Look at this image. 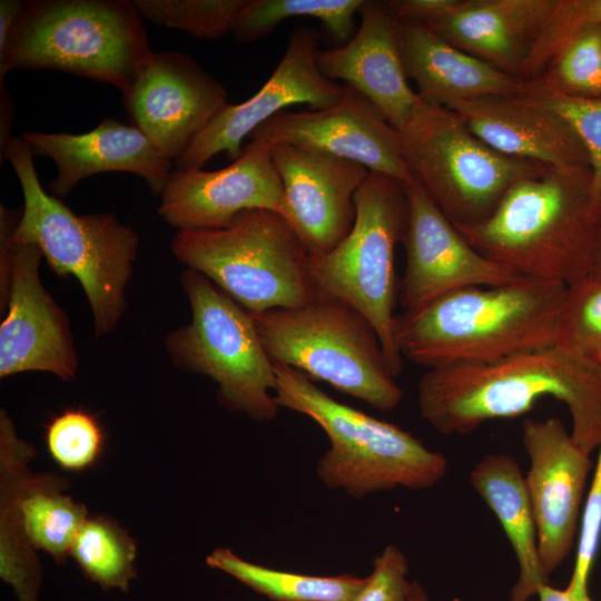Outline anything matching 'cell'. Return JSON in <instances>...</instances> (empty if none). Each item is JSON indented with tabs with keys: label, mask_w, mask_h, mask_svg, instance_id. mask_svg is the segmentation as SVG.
Segmentation results:
<instances>
[{
	"label": "cell",
	"mask_w": 601,
	"mask_h": 601,
	"mask_svg": "<svg viewBox=\"0 0 601 601\" xmlns=\"http://www.w3.org/2000/svg\"><path fill=\"white\" fill-rule=\"evenodd\" d=\"M546 396L566 405L574 443L589 455L599 449L600 368L555 344L490 362L428 368L418 382L417 402L422 417L450 435L520 416Z\"/></svg>",
	"instance_id": "cell-1"
},
{
	"label": "cell",
	"mask_w": 601,
	"mask_h": 601,
	"mask_svg": "<svg viewBox=\"0 0 601 601\" xmlns=\"http://www.w3.org/2000/svg\"><path fill=\"white\" fill-rule=\"evenodd\" d=\"M568 286L519 276L471 286L395 315L400 353L427 368L500 359L555 344Z\"/></svg>",
	"instance_id": "cell-2"
},
{
	"label": "cell",
	"mask_w": 601,
	"mask_h": 601,
	"mask_svg": "<svg viewBox=\"0 0 601 601\" xmlns=\"http://www.w3.org/2000/svg\"><path fill=\"white\" fill-rule=\"evenodd\" d=\"M600 224L591 174L543 168L516 181L489 217L455 228L512 274L569 287L590 275Z\"/></svg>",
	"instance_id": "cell-3"
},
{
	"label": "cell",
	"mask_w": 601,
	"mask_h": 601,
	"mask_svg": "<svg viewBox=\"0 0 601 601\" xmlns=\"http://www.w3.org/2000/svg\"><path fill=\"white\" fill-rule=\"evenodd\" d=\"M0 156L11 164L23 196L12 239L36 244L58 276H75L90 305L96 336L112 332L127 309L139 236L112 213L77 215L45 190L22 137H11Z\"/></svg>",
	"instance_id": "cell-4"
},
{
	"label": "cell",
	"mask_w": 601,
	"mask_h": 601,
	"mask_svg": "<svg viewBox=\"0 0 601 601\" xmlns=\"http://www.w3.org/2000/svg\"><path fill=\"white\" fill-rule=\"evenodd\" d=\"M273 364L278 407L309 417L328 436L315 470L327 489L358 500L398 486L428 489L445 476L446 457L410 432L335 401L296 368Z\"/></svg>",
	"instance_id": "cell-5"
},
{
	"label": "cell",
	"mask_w": 601,
	"mask_h": 601,
	"mask_svg": "<svg viewBox=\"0 0 601 601\" xmlns=\"http://www.w3.org/2000/svg\"><path fill=\"white\" fill-rule=\"evenodd\" d=\"M134 0H32L0 49V87L14 69L56 70L126 93L151 53Z\"/></svg>",
	"instance_id": "cell-6"
},
{
	"label": "cell",
	"mask_w": 601,
	"mask_h": 601,
	"mask_svg": "<svg viewBox=\"0 0 601 601\" xmlns=\"http://www.w3.org/2000/svg\"><path fill=\"white\" fill-rule=\"evenodd\" d=\"M252 316L273 363L296 368L380 411L394 410L402 402L403 390L374 327L345 303L317 296L303 306Z\"/></svg>",
	"instance_id": "cell-7"
},
{
	"label": "cell",
	"mask_w": 601,
	"mask_h": 601,
	"mask_svg": "<svg viewBox=\"0 0 601 601\" xmlns=\"http://www.w3.org/2000/svg\"><path fill=\"white\" fill-rule=\"evenodd\" d=\"M174 256L195 269L250 314L303 306L317 297L309 254L277 211L247 209L218 229L178 230Z\"/></svg>",
	"instance_id": "cell-8"
},
{
	"label": "cell",
	"mask_w": 601,
	"mask_h": 601,
	"mask_svg": "<svg viewBox=\"0 0 601 601\" xmlns=\"http://www.w3.org/2000/svg\"><path fill=\"white\" fill-rule=\"evenodd\" d=\"M404 184L370 171L354 196L356 216L349 233L328 253L309 255L307 263L317 296L341 300L371 323L394 377L403 370L394 336L400 290L394 254L407 223Z\"/></svg>",
	"instance_id": "cell-9"
},
{
	"label": "cell",
	"mask_w": 601,
	"mask_h": 601,
	"mask_svg": "<svg viewBox=\"0 0 601 601\" xmlns=\"http://www.w3.org/2000/svg\"><path fill=\"white\" fill-rule=\"evenodd\" d=\"M180 284L191 319L165 341L173 364L213 380L227 410L256 422L274 420L279 408L274 364L252 314L195 269L186 268Z\"/></svg>",
	"instance_id": "cell-10"
},
{
	"label": "cell",
	"mask_w": 601,
	"mask_h": 601,
	"mask_svg": "<svg viewBox=\"0 0 601 601\" xmlns=\"http://www.w3.org/2000/svg\"><path fill=\"white\" fill-rule=\"evenodd\" d=\"M397 131L410 171L454 227L482 221L516 181L544 168L496 151L455 111L420 97Z\"/></svg>",
	"instance_id": "cell-11"
},
{
	"label": "cell",
	"mask_w": 601,
	"mask_h": 601,
	"mask_svg": "<svg viewBox=\"0 0 601 601\" xmlns=\"http://www.w3.org/2000/svg\"><path fill=\"white\" fill-rule=\"evenodd\" d=\"M20 215L0 207V377L37 371L70 381L79 363L68 316L40 279V248L12 239Z\"/></svg>",
	"instance_id": "cell-12"
},
{
	"label": "cell",
	"mask_w": 601,
	"mask_h": 601,
	"mask_svg": "<svg viewBox=\"0 0 601 601\" xmlns=\"http://www.w3.org/2000/svg\"><path fill=\"white\" fill-rule=\"evenodd\" d=\"M132 126L175 162L228 104L225 87L181 51H151L122 95Z\"/></svg>",
	"instance_id": "cell-13"
},
{
	"label": "cell",
	"mask_w": 601,
	"mask_h": 601,
	"mask_svg": "<svg viewBox=\"0 0 601 601\" xmlns=\"http://www.w3.org/2000/svg\"><path fill=\"white\" fill-rule=\"evenodd\" d=\"M319 33L311 27L295 28L274 72L262 88L240 104H227L217 117L174 162L175 168H203L225 151L230 160L243 152V140L262 124L292 105L324 109L337 104L343 87L326 78L316 62Z\"/></svg>",
	"instance_id": "cell-14"
},
{
	"label": "cell",
	"mask_w": 601,
	"mask_h": 601,
	"mask_svg": "<svg viewBox=\"0 0 601 601\" xmlns=\"http://www.w3.org/2000/svg\"><path fill=\"white\" fill-rule=\"evenodd\" d=\"M407 223L405 269L398 299L404 311L471 286H495L519 277L472 247L415 177L404 184Z\"/></svg>",
	"instance_id": "cell-15"
},
{
	"label": "cell",
	"mask_w": 601,
	"mask_h": 601,
	"mask_svg": "<svg viewBox=\"0 0 601 601\" xmlns=\"http://www.w3.org/2000/svg\"><path fill=\"white\" fill-rule=\"evenodd\" d=\"M522 442L530 459L524 481L536 528L539 556L550 575L572 550L592 462L556 417L526 418Z\"/></svg>",
	"instance_id": "cell-16"
},
{
	"label": "cell",
	"mask_w": 601,
	"mask_h": 601,
	"mask_svg": "<svg viewBox=\"0 0 601 601\" xmlns=\"http://www.w3.org/2000/svg\"><path fill=\"white\" fill-rule=\"evenodd\" d=\"M249 137L268 146L286 142L326 151L403 183L414 177L404 160L397 129L367 97L348 85H344L343 96L334 106L282 111Z\"/></svg>",
	"instance_id": "cell-17"
},
{
	"label": "cell",
	"mask_w": 601,
	"mask_h": 601,
	"mask_svg": "<svg viewBox=\"0 0 601 601\" xmlns=\"http://www.w3.org/2000/svg\"><path fill=\"white\" fill-rule=\"evenodd\" d=\"M285 195L283 217L311 256L332 250L349 233L354 196L370 170L354 160L286 142L270 147Z\"/></svg>",
	"instance_id": "cell-18"
},
{
	"label": "cell",
	"mask_w": 601,
	"mask_h": 601,
	"mask_svg": "<svg viewBox=\"0 0 601 601\" xmlns=\"http://www.w3.org/2000/svg\"><path fill=\"white\" fill-rule=\"evenodd\" d=\"M270 147L250 139L242 155L221 169L174 168L160 195L159 216L178 230L224 228L253 208L283 216L284 188Z\"/></svg>",
	"instance_id": "cell-19"
},
{
	"label": "cell",
	"mask_w": 601,
	"mask_h": 601,
	"mask_svg": "<svg viewBox=\"0 0 601 601\" xmlns=\"http://www.w3.org/2000/svg\"><path fill=\"white\" fill-rule=\"evenodd\" d=\"M449 109L491 148L568 174H591L583 142L561 114L524 93L463 100Z\"/></svg>",
	"instance_id": "cell-20"
},
{
	"label": "cell",
	"mask_w": 601,
	"mask_h": 601,
	"mask_svg": "<svg viewBox=\"0 0 601 601\" xmlns=\"http://www.w3.org/2000/svg\"><path fill=\"white\" fill-rule=\"evenodd\" d=\"M21 137L33 157L56 164L57 176L48 188L59 199L82 179L109 171L140 176L160 196L175 168L141 130L114 118L83 134L24 131Z\"/></svg>",
	"instance_id": "cell-21"
},
{
	"label": "cell",
	"mask_w": 601,
	"mask_h": 601,
	"mask_svg": "<svg viewBox=\"0 0 601 601\" xmlns=\"http://www.w3.org/2000/svg\"><path fill=\"white\" fill-rule=\"evenodd\" d=\"M358 12V30L339 47L319 49L317 66L326 78L362 92L398 130L418 99L404 68L401 21L388 1L363 0Z\"/></svg>",
	"instance_id": "cell-22"
},
{
	"label": "cell",
	"mask_w": 601,
	"mask_h": 601,
	"mask_svg": "<svg viewBox=\"0 0 601 601\" xmlns=\"http://www.w3.org/2000/svg\"><path fill=\"white\" fill-rule=\"evenodd\" d=\"M556 0H459L425 23L433 32L519 78Z\"/></svg>",
	"instance_id": "cell-23"
},
{
	"label": "cell",
	"mask_w": 601,
	"mask_h": 601,
	"mask_svg": "<svg viewBox=\"0 0 601 601\" xmlns=\"http://www.w3.org/2000/svg\"><path fill=\"white\" fill-rule=\"evenodd\" d=\"M405 72L423 100L446 108L483 97L519 96L528 81L453 46L426 26L401 21Z\"/></svg>",
	"instance_id": "cell-24"
},
{
	"label": "cell",
	"mask_w": 601,
	"mask_h": 601,
	"mask_svg": "<svg viewBox=\"0 0 601 601\" xmlns=\"http://www.w3.org/2000/svg\"><path fill=\"white\" fill-rule=\"evenodd\" d=\"M63 477L33 474L28 464L14 466L0 489V535L11 542L26 540L36 551L63 563L87 520L85 504L63 493Z\"/></svg>",
	"instance_id": "cell-25"
},
{
	"label": "cell",
	"mask_w": 601,
	"mask_h": 601,
	"mask_svg": "<svg viewBox=\"0 0 601 601\" xmlns=\"http://www.w3.org/2000/svg\"><path fill=\"white\" fill-rule=\"evenodd\" d=\"M470 482L497 518L516 556L520 574L511 601H529L549 584L539 556L536 528L524 476L508 454L482 457L470 473Z\"/></svg>",
	"instance_id": "cell-26"
},
{
	"label": "cell",
	"mask_w": 601,
	"mask_h": 601,
	"mask_svg": "<svg viewBox=\"0 0 601 601\" xmlns=\"http://www.w3.org/2000/svg\"><path fill=\"white\" fill-rule=\"evenodd\" d=\"M209 568L219 570L272 601H353L366 577L353 574L309 575L249 562L228 548L206 556Z\"/></svg>",
	"instance_id": "cell-27"
},
{
	"label": "cell",
	"mask_w": 601,
	"mask_h": 601,
	"mask_svg": "<svg viewBox=\"0 0 601 601\" xmlns=\"http://www.w3.org/2000/svg\"><path fill=\"white\" fill-rule=\"evenodd\" d=\"M130 534L107 515L88 516L70 550L86 578L105 590L128 592L137 572Z\"/></svg>",
	"instance_id": "cell-28"
},
{
	"label": "cell",
	"mask_w": 601,
	"mask_h": 601,
	"mask_svg": "<svg viewBox=\"0 0 601 601\" xmlns=\"http://www.w3.org/2000/svg\"><path fill=\"white\" fill-rule=\"evenodd\" d=\"M362 3L363 0H250L231 35L242 42L256 41L287 18L312 17L344 45L354 36V16Z\"/></svg>",
	"instance_id": "cell-29"
},
{
	"label": "cell",
	"mask_w": 601,
	"mask_h": 601,
	"mask_svg": "<svg viewBox=\"0 0 601 601\" xmlns=\"http://www.w3.org/2000/svg\"><path fill=\"white\" fill-rule=\"evenodd\" d=\"M151 23L215 41L233 32L250 0H134Z\"/></svg>",
	"instance_id": "cell-30"
},
{
	"label": "cell",
	"mask_w": 601,
	"mask_h": 601,
	"mask_svg": "<svg viewBox=\"0 0 601 601\" xmlns=\"http://www.w3.org/2000/svg\"><path fill=\"white\" fill-rule=\"evenodd\" d=\"M538 87L581 99L601 97V27L579 33L551 61Z\"/></svg>",
	"instance_id": "cell-31"
},
{
	"label": "cell",
	"mask_w": 601,
	"mask_h": 601,
	"mask_svg": "<svg viewBox=\"0 0 601 601\" xmlns=\"http://www.w3.org/2000/svg\"><path fill=\"white\" fill-rule=\"evenodd\" d=\"M555 345L601 368V279L568 287Z\"/></svg>",
	"instance_id": "cell-32"
},
{
	"label": "cell",
	"mask_w": 601,
	"mask_h": 601,
	"mask_svg": "<svg viewBox=\"0 0 601 601\" xmlns=\"http://www.w3.org/2000/svg\"><path fill=\"white\" fill-rule=\"evenodd\" d=\"M45 442L61 469L83 472L101 457L106 435L96 415L83 408H67L46 425Z\"/></svg>",
	"instance_id": "cell-33"
},
{
	"label": "cell",
	"mask_w": 601,
	"mask_h": 601,
	"mask_svg": "<svg viewBox=\"0 0 601 601\" xmlns=\"http://www.w3.org/2000/svg\"><path fill=\"white\" fill-rule=\"evenodd\" d=\"M597 27H601V0H556L519 78L538 79L573 38Z\"/></svg>",
	"instance_id": "cell-34"
},
{
	"label": "cell",
	"mask_w": 601,
	"mask_h": 601,
	"mask_svg": "<svg viewBox=\"0 0 601 601\" xmlns=\"http://www.w3.org/2000/svg\"><path fill=\"white\" fill-rule=\"evenodd\" d=\"M526 95L561 114L573 126L590 160L591 187L601 217V97L581 99L551 92L528 81Z\"/></svg>",
	"instance_id": "cell-35"
},
{
	"label": "cell",
	"mask_w": 601,
	"mask_h": 601,
	"mask_svg": "<svg viewBox=\"0 0 601 601\" xmlns=\"http://www.w3.org/2000/svg\"><path fill=\"white\" fill-rule=\"evenodd\" d=\"M20 450L35 455V450L17 435L14 425L4 410L0 411V457L7 452ZM0 577L8 583L17 601H39L41 585V565L35 550L21 555L11 556L0 552Z\"/></svg>",
	"instance_id": "cell-36"
},
{
	"label": "cell",
	"mask_w": 601,
	"mask_h": 601,
	"mask_svg": "<svg viewBox=\"0 0 601 601\" xmlns=\"http://www.w3.org/2000/svg\"><path fill=\"white\" fill-rule=\"evenodd\" d=\"M601 541V444L583 509L573 572L565 592L575 600L590 601L589 578Z\"/></svg>",
	"instance_id": "cell-37"
},
{
	"label": "cell",
	"mask_w": 601,
	"mask_h": 601,
	"mask_svg": "<svg viewBox=\"0 0 601 601\" xmlns=\"http://www.w3.org/2000/svg\"><path fill=\"white\" fill-rule=\"evenodd\" d=\"M373 570L353 601H406L412 581L407 579L408 562L395 544L386 545L373 559Z\"/></svg>",
	"instance_id": "cell-38"
},
{
	"label": "cell",
	"mask_w": 601,
	"mask_h": 601,
	"mask_svg": "<svg viewBox=\"0 0 601 601\" xmlns=\"http://www.w3.org/2000/svg\"><path fill=\"white\" fill-rule=\"evenodd\" d=\"M459 0H392V10L404 22L425 24L447 12Z\"/></svg>",
	"instance_id": "cell-39"
},
{
	"label": "cell",
	"mask_w": 601,
	"mask_h": 601,
	"mask_svg": "<svg viewBox=\"0 0 601 601\" xmlns=\"http://www.w3.org/2000/svg\"><path fill=\"white\" fill-rule=\"evenodd\" d=\"M28 1L1 0L0 1V49H2L11 35L21 12Z\"/></svg>",
	"instance_id": "cell-40"
},
{
	"label": "cell",
	"mask_w": 601,
	"mask_h": 601,
	"mask_svg": "<svg viewBox=\"0 0 601 601\" xmlns=\"http://www.w3.org/2000/svg\"><path fill=\"white\" fill-rule=\"evenodd\" d=\"M538 595L539 601H580L570 597L564 589L560 590L550 584L542 585L538 591Z\"/></svg>",
	"instance_id": "cell-41"
},
{
	"label": "cell",
	"mask_w": 601,
	"mask_h": 601,
	"mask_svg": "<svg viewBox=\"0 0 601 601\" xmlns=\"http://www.w3.org/2000/svg\"><path fill=\"white\" fill-rule=\"evenodd\" d=\"M589 276L601 279V224L593 247L591 269Z\"/></svg>",
	"instance_id": "cell-42"
},
{
	"label": "cell",
	"mask_w": 601,
	"mask_h": 601,
	"mask_svg": "<svg viewBox=\"0 0 601 601\" xmlns=\"http://www.w3.org/2000/svg\"><path fill=\"white\" fill-rule=\"evenodd\" d=\"M406 601H430L428 594L418 580H413Z\"/></svg>",
	"instance_id": "cell-43"
}]
</instances>
